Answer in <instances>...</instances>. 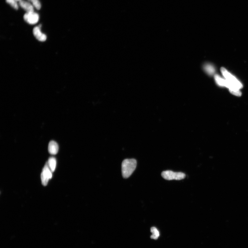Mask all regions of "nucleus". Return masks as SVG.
Returning a JSON list of instances; mask_svg holds the SVG:
<instances>
[{
	"mask_svg": "<svg viewBox=\"0 0 248 248\" xmlns=\"http://www.w3.org/2000/svg\"><path fill=\"white\" fill-rule=\"evenodd\" d=\"M221 71L222 74L227 80L226 87L228 88L232 94L235 96H240L241 93L240 90L243 88V85L224 68L222 67Z\"/></svg>",
	"mask_w": 248,
	"mask_h": 248,
	"instance_id": "obj_1",
	"label": "nucleus"
},
{
	"mask_svg": "<svg viewBox=\"0 0 248 248\" xmlns=\"http://www.w3.org/2000/svg\"><path fill=\"white\" fill-rule=\"evenodd\" d=\"M137 162L135 159H126L122 163V172L124 178H128L135 170Z\"/></svg>",
	"mask_w": 248,
	"mask_h": 248,
	"instance_id": "obj_2",
	"label": "nucleus"
},
{
	"mask_svg": "<svg viewBox=\"0 0 248 248\" xmlns=\"http://www.w3.org/2000/svg\"><path fill=\"white\" fill-rule=\"evenodd\" d=\"M161 176L163 178L168 180H180L186 177L185 174L181 172H174L171 170H167L163 172Z\"/></svg>",
	"mask_w": 248,
	"mask_h": 248,
	"instance_id": "obj_3",
	"label": "nucleus"
},
{
	"mask_svg": "<svg viewBox=\"0 0 248 248\" xmlns=\"http://www.w3.org/2000/svg\"><path fill=\"white\" fill-rule=\"evenodd\" d=\"M52 177V172L50 169L47 162L43 168L42 173H41V182L43 185L46 186L49 179Z\"/></svg>",
	"mask_w": 248,
	"mask_h": 248,
	"instance_id": "obj_4",
	"label": "nucleus"
},
{
	"mask_svg": "<svg viewBox=\"0 0 248 248\" xmlns=\"http://www.w3.org/2000/svg\"><path fill=\"white\" fill-rule=\"evenodd\" d=\"M24 20L30 25L35 24L39 20V14L34 11L26 12L24 16Z\"/></svg>",
	"mask_w": 248,
	"mask_h": 248,
	"instance_id": "obj_5",
	"label": "nucleus"
},
{
	"mask_svg": "<svg viewBox=\"0 0 248 248\" xmlns=\"http://www.w3.org/2000/svg\"><path fill=\"white\" fill-rule=\"evenodd\" d=\"M33 33L34 36L38 40L43 42L46 40L47 36L45 34L41 32L40 26L35 27L33 30Z\"/></svg>",
	"mask_w": 248,
	"mask_h": 248,
	"instance_id": "obj_6",
	"label": "nucleus"
},
{
	"mask_svg": "<svg viewBox=\"0 0 248 248\" xmlns=\"http://www.w3.org/2000/svg\"><path fill=\"white\" fill-rule=\"evenodd\" d=\"M19 4L27 12L34 11V6L30 2L22 0L19 2Z\"/></svg>",
	"mask_w": 248,
	"mask_h": 248,
	"instance_id": "obj_7",
	"label": "nucleus"
},
{
	"mask_svg": "<svg viewBox=\"0 0 248 248\" xmlns=\"http://www.w3.org/2000/svg\"><path fill=\"white\" fill-rule=\"evenodd\" d=\"M48 150L50 154L56 155L58 153L59 150V147L58 144L55 141H52L50 142L48 145Z\"/></svg>",
	"mask_w": 248,
	"mask_h": 248,
	"instance_id": "obj_8",
	"label": "nucleus"
},
{
	"mask_svg": "<svg viewBox=\"0 0 248 248\" xmlns=\"http://www.w3.org/2000/svg\"><path fill=\"white\" fill-rule=\"evenodd\" d=\"M49 167L52 172H53L55 170L57 162L56 159L53 157L50 158L47 162Z\"/></svg>",
	"mask_w": 248,
	"mask_h": 248,
	"instance_id": "obj_9",
	"label": "nucleus"
},
{
	"mask_svg": "<svg viewBox=\"0 0 248 248\" xmlns=\"http://www.w3.org/2000/svg\"><path fill=\"white\" fill-rule=\"evenodd\" d=\"M204 71L209 75L214 74L215 71V69L214 66L209 64H206L204 66Z\"/></svg>",
	"mask_w": 248,
	"mask_h": 248,
	"instance_id": "obj_10",
	"label": "nucleus"
},
{
	"mask_svg": "<svg viewBox=\"0 0 248 248\" xmlns=\"http://www.w3.org/2000/svg\"><path fill=\"white\" fill-rule=\"evenodd\" d=\"M151 232L152 233L150 237L151 238L153 239L157 240L160 236L159 232L157 229L154 227H152L151 228Z\"/></svg>",
	"mask_w": 248,
	"mask_h": 248,
	"instance_id": "obj_11",
	"label": "nucleus"
},
{
	"mask_svg": "<svg viewBox=\"0 0 248 248\" xmlns=\"http://www.w3.org/2000/svg\"><path fill=\"white\" fill-rule=\"evenodd\" d=\"M6 2L16 10L18 9V5L16 0H6Z\"/></svg>",
	"mask_w": 248,
	"mask_h": 248,
	"instance_id": "obj_12",
	"label": "nucleus"
},
{
	"mask_svg": "<svg viewBox=\"0 0 248 248\" xmlns=\"http://www.w3.org/2000/svg\"><path fill=\"white\" fill-rule=\"evenodd\" d=\"M29 1L32 3L34 7L38 10H39L41 8V5L39 0H29Z\"/></svg>",
	"mask_w": 248,
	"mask_h": 248,
	"instance_id": "obj_13",
	"label": "nucleus"
},
{
	"mask_svg": "<svg viewBox=\"0 0 248 248\" xmlns=\"http://www.w3.org/2000/svg\"><path fill=\"white\" fill-rule=\"evenodd\" d=\"M16 1H19V2H20V1H22V0H16Z\"/></svg>",
	"mask_w": 248,
	"mask_h": 248,
	"instance_id": "obj_14",
	"label": "nucleus"
}]
</instances>
